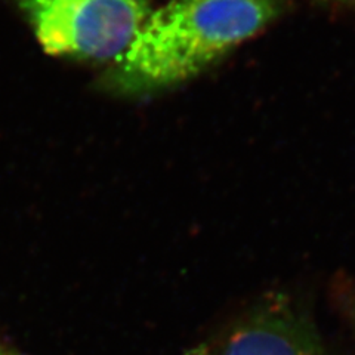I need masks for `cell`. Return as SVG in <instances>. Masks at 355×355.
I'll return each instance as SVG.
<instances>
[{"mask_svg": "<svg viewBox=\"0 0 355 355\" xmlns=\"http://www.w3.org/2000/svg\"><path fill=\"white\" fill-rule=\"evenodd\" d=\"M283 5L284 0H171L153 9L105 83L133 96L190 82L268 27Z\"/></svg>", "mask_w": 355, "mask_h": 355, "instance_id": "cell-1", "label": "cell"}, {"mask_svg": "<svg viewBox=\"0 0 355 355\" xmlns=\"http://www.w3.org/2000/svg\"><path fill=\"white\" fill-rule=\"evenodd\" d=\"M51 57L117 61L153 12L151 0H15Z\"/></svg>", "mask_w": 355, "mask_h": 355, "instance_id": "cell-2", "label": "cell"}, {"mask_svg": "<svg viewBox=\"0 0 355 355\" xmlns=\"http://www.w3.org/2000/svg\"><path fill=\"white\" fill-rule=\"evenodd\" d=\"M215 355H323L317 333L291 302L274 297L241 318Z\"/></svg>", "mask_w": 355, "mask_h": 355, "instance_id": "cell-3", "label": "cell"}, {"mask_svg": "<svg viewBox=\"0 0 355 355\" xmlns=\"http://www.w3.org/2000/svg\"><path fill=\"white\" fill-rule=\"evenodd\" d=\"M352 313H354V315H352V318H354V323H355V308H352Z\"/></svg>", "mask_w": 355, "mask_h": 355, "instance_id": "cell-4", "label": "cell"}]
</instances>
